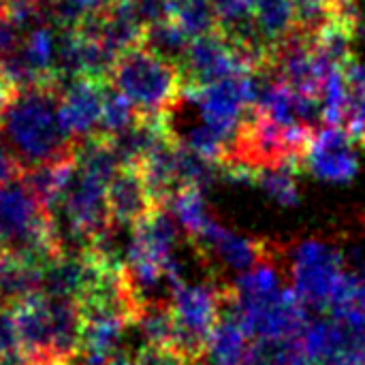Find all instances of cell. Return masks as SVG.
Wrapping results in <instances>:
<instances>
[{"label":"cell","instance_id":"7c38bea8","mask_svg":"<svg viewBox=\"0 0 365 365\" xmlns=\"http://www.w3.org/2000/svg\"><path fill=\"white\" fill-rule=\"evenodd\" d=\"M156 205L141 171L137 167H122L109 184L111 220L122 227H135Z\"/></svg>","mask_w":365,"mask_h":365},{"label":"cell","instance_id":"484cf974","mask_svg":"<svg viewBox=\"0 0 365 365\" xmlns=\"http://www.w3.org/2000/svg\"><path fill=\"white\" fill-rule=\"evenodd\" d=\"M349 88H351V105L344 128L355 139L359 148H365V64L357 62L355 58L344 68Z\"/></svg>","mask_w":365,"mask_h":365},{"label":"cell","instance_id":"277c9868","mask_svg":"<svg viewBox=\"0 0 365 365\" xmlns=\"http://www.w3.org/2000/svg\"><path fill=\"white\" fill-rule=\"evenodd\" d=\"M227 282L210 278L205 282L175 284L171 295V310L175 317V342L173 349L197 361L203 357L207 340L220 321L229 297Z\"/></svg>","mask_w":365,"mask_h":365},{"label":"cell","instance_id":"9a60e30c","mask_svg":"<svg viewBox=\"0 0 365 365\" xmlns=\"http://www.w3.org/2000/svg\"><path fill=\"white\" fill-rule=\"evenodd\" d=\"M21 178L32 190V195L38 199V203L49 214H53L64 201V197L68 195L77 178V160L73 156V158H64L58 163L41 165V167L24 171Z\"/></svg>","mask_w":365,"mask_h":365},{"label":"cell","instance_id":"ba28073f","mask_svg":"<svg viewBox=\"0 0 365 365\" xmlns=\"http://www.w3.org/2000/svg\"><path fill=\"white\" fill-rule=\"evenodd\" d=\"M180 71L184 75V88H197L220 79L257 73L261 66L248 51L214 30L192 38Z\"/></svg>","mask_w":365,"mask_h":365},{"label":"cell","instance_id":"83f0119b","mask_svg":"<svg viewBox=\"0 0 365 365\" xmlns=\"http://www.w3.org/2000/svg\"><path fill=\"white\" fill-rule=\"evenodd\" d=\"M115 0H45L47 19L58 28H77L88 15L111 6Z\"/></svg>","mask_w":365,"mask_h":365},{"label":"cell","instance_id":"9c48e42d","mask_svg":"<svg viewBox=\"0 0 365 365\" xmlns=\"http://www.w3.org/2000/svg\"><path fill=\"white\" fill-rule=\"evenodd\" d=\"M192 246L207 267H212L216 261L220 267L240 274L250 272L278 252L269 242L231 231L216 220H212L197 237H192Z\"/></svg>","mask_w":365,"mask_h":365},{"label":"cell","instance_id":"4dcf8cb0","mask_svg":"<svg viewBox=\"0 0 365 365\" xmlns=\"http://www.w3.org/2000/svg\"><path fill=\"white\" fill-rule=\"evenodd\" d=\"M135 359L137 365H195L192 359L169 346H143Z\"/></svg>","mask_w":365,"mask_h":365},{"label":"cell","instance_id":"4316f807","mask_svg":"<svg viewBox=\"0 0 365 365\" xmlns=\"http://www.w3.org/2000/svg\"><path fill=\"white\" fill-rule=\"evenodd\" d=\"M242 365H308L304 359L299 340L287 342H252Z\"/></svg>","mask_w":365,"mask_h":365},{"label":"cell","instance_id":"f1b7e54d","mask_svg":"<svg viewBox=\"0 0 365 365\" xmlns=\"http://www.w3.org/2000/svg\"><path fill=\"white\" fill-rule=\"evenodd\" d=\"M293 4L297 11L299 30L306 34H314L323 24L329 21L336 0H293Z\"/></svg>","mask_w":365,"mask_h":365},{"label":"cell","instance_id":"d4e9b609","mask_svg":"<svg viewBox=\"0 0 365 365\" xmlns=\"http://www.w3.org/2000/svg\"><path fill=\"white\" fill-rule=\"evenodd\" d=\"M169 19L180 24L192 38L216 30L212 0H169Z\"/></svg>","mask_w":365,"mask_h":365},{"label":"cell","instance_id":"d6a6232c","mask_svg":"<svg viewBox=\"0 0 365 365\" xmlns=\"http://www.w3.org/2000/svg\"><path fill=\"white\" fill-rule=\"evenodd\" d=\"M13 94H15V88L0 75V120H2V115H4V111H6V107H9Z\"/></svg>","mask_w":365,"mask_h":365},{"label":"cell","instance_id":"836d02e7","mask_svg":"<svg viewBox=\"0 0 365 365\" xmlns=\"http://www.w3.org/2000/svg\"><path fill=\"white\" fill-rule=\"evenodd\" d=\"M105 365H137V359H133V357H126V355H113L109 361Z\"/></svg>","mask_w":365,"mask_h":365},{"label":"cell","instance_id":"4fadbf2b","mask_svg":"<svg viewBox=\"0 0 365 365\" xmlns=\"http://www.w3.org/2000/svg\"><path fill=\"white\" fill-rule=\"evenodd\" d=\"M15 323L21 338V349L38 359L58 361L53 357V329H51V306L45 293H36L13 308ZM62 364V361H58ZM66 364V361H64Z\"/></svg>","mask_w":365,"mask_h":365},{"label":"cell","instance_id":"8992f818","mask_svg":"<svg viewBox=\"0 0 365 365\" xmlns=\"http://www.w3.org/2000/svg\"><path fill=\"white\" fill-rule=\"evenodd\" d=\"M184 96L197 105L205 126L233 143L246 118L257 109V73L184 88Z\"/></svg>","mask_w":365,"mask_h":365},{"label":"cell","instance_id":"52a82bcc","mask_svg":"<svg viewBox=\"0 0 365 365\" xmlns=\"http://www.w3.org/2000/svg\"><path fill=\"white\" fill-rule=\"evenodd\" d=\"M299 346L308 365H365V314L349 310L308 323Z\"/></svg>","mask_w":365,"mask_h":365},{"label":"cell","instance_id":"5bb4252c","mask_svg":"<svg viewBox=\"0 0 365 365\" xmlns=\"http://www.w3.org/2000/svg\"><path fill=\"white\" fill-rule=\"evenodd\" d=\"M81 317L83 331L79 357L88 365H105L113 355H118L124 331L128 325H133V321L120 314L105 312H81Z\"/></svg>","mask_w":365,"mask_h":365},{"label":"cell","instance_id":"ac0fdd59","mask_svg":"<svg viewBox=\"0 0 365 365\" xmlns=\"http://www.w3.org/2000/svg\"><path fill=\"white\" fill-rule=\"evenodd\" d=\"M43 267L9 252H0V306L15 308L41 293Z\"/></svg>","mask_w":365,"mask_h":365},{"label":"cell","instance_id":"ffe728a7","mask_svg":"<svg viewBox=\"0 0 365 365\" xmlns=\"http://www.w3.org/2000/svg\"><path fill=\"white\" fill-rule=\"evenodd\" d=\"M169 212L173 214L175 222L186 231V235L192 240L197 237L210 222H212V216H210V210H207V203H205V195H203V188H180L169 201Z\"/></svg>","mask_w":365,"mask_h":365},{"label":"cell","instance_id":"7a4b0ae2","mask_svg":"<svg viewBox=\"0 0 365 365\" xmlns=\"http://www.w3.org/2000/svg\"><path fill=\"white\" fill-rule=\"evenodd\" d=\"M295 293L308 308L340 314L355 308L359 276L349 269L346 252L334 240L308 237L289 252Z\"/></svg>","mask_w":365,"mask_h":365},{"label":"cell","instance_id":"2e32d148","mask_svg":"<svg viewBox=\"0 0 365 365\" xmlns=\"http://www.w3.org/2000/svg\"><path fill=\"white\" fill-rule=\"evenodd\" d=\"M250 340L252 338L248 336L244 325L237 321V317L225 304L220 321L214 327L201 359H205L207 364L212 365H242L246 355H248V351H250V346H252Z\"/></svg>","mask_w":365,"mask_h":365},{"label":"cell","instance_id":"8fae6325","mask_svg":"<svg viewBox=\"0 0 365 365\" xmlns=\"http://www.w3.org/2000/svg\"><path fill=\"white\" fill-rule=\"evenodd\" d=\"M109 81L94 77H77L60 88V115L66 133L75 143L90 139L98 133L103 101Z\"/></svg>","mask_w":365,"mask_h":365},{"label":"cell","instance_id":"f546056e","mask_svg":"<svg viewBox=\"0 0 365 365\" xmlns=\"http://www.w3.org/2000/svg\"><path fill=\"white\" fill-rule=\"evenodd\" d=\"M21 349V338H19V329L15 323V312L13 308L0 306V359L9 357Z\"/></svg>","mask_w":365,"mask_h":365},{"label":"cell","instance_id":"44dd1931","mask_svg":"<svg viewBox=\"0 0 365 365\" xmlns=\"http://www.w3.org/2000/svg\"><path fill=\"white\" fill-rule=\"evenodd\" d=\"M139 329V336L143 338L145 346H169L173 349L175 342V317L171 310V304H158L143 308L135 323Z\"/></svg>","mask_w":365,"mask_h":365},{"label":"cell","instance_id":"1f68e13d","mask_svg":"<svg viewBox=\"0 0 365 365\" xmlns=\"http://www.w3.org/2000/svg\"><path fill=\"white\" fill-rule=\"evenodd\" d=\"M17 41H19V36H17V30L2 17V13H0V60L17 45Z\"/></svg>","mask_w":365,"mask_h":365},{"label":"cell","instance_id":"603a6c76","mask_svg":"<svg viewBox=\"0 0 365 365\" xmlns=\"http://www.w3.org/2000/svg\"><path fill=\"white\" fill-rule=\"evenodd\" d=\"M351 105V88L344 68H336L327 75L321 90L323 124L325 126H344Z\"/></svg>","mask_w":365,"mask_h":365},{"label":"cell","instance_id":"5b68a950","mask_svg":"<svg viewBox=\"0 0 365 365\" xmlns=\"http://www.w3.org/2000/svg\"><path fill=\"white\" fill-rule=\"evenodd\" d=\"M227 306L255 342L299 340V336L308 327V306L293 287H282L276 293L246 299L233 297L229 289Z\"/></svg>","mask_w":365,"mask_h":365},{"label":"cell","instance_id":"e0dca14e","mask_svg":"<svg viewBox=\"0 0 365 365\" xmlns=\"http://www.w3.org/2000/svg\"><path fill=\"white\" fill-rule=\"evenodd\" d=\"M255 28L261 45L272 58L274 49L299 32L293 0H255Z\"/></svg>","mask_w":365,"mask_h":365},{"label":"cell","instance_id":"7402d4cb","mask_svg":"<svg viewBox=\"0 0 365 365\" xmlns=\"http://www.w3.org/2000/svg\"><path fill=\"white\" fill-rule=\"evenodd\" d=\"M139 120V111L135 105L111 83L105 90V101H103V115H101V126H98V137L111 139L126 128H130Z\"/></svg>","mask_w":365,"mask_h":365},{"label":"cell","instance_id":"6da1fadb","mask_svg":"<svg viewBox=\"0 0 365 365\" xmlns=\"http://www.w3.org/2000/svg\"><path fill=\"white\" fill-rule=\"evenodd\" d=\"M0 139L19 171L73 158L77 143L60 115V86L45 83L15 90L2 120Z\"/></svg>","mask_w":365,"mask_h":365},{"label":"cell","instance_id":"30bf717a","mask_svg":"<svg viewBox=\"0 0 365 365\" xmlns=\"http://www.w3.org/2000/svg\"><path fill=\"white\" fill-rule=\"evenodd\" d=\"M344 126H323L314 133L304 169L327 184H346L359 171V152Z\"/></svg>","mask_w":365,"mask_h":365},{"label":"cell","instance_id":"3957f363","mask_svg":"<svg viewBox=\"0 0 365 365\" xmlns=\"http://www.w3.org/2000/svg\"><path fill=\"white\" fill-rule=\"evenodd\" d=\"M143 118H171L184 96V75L180 66L143 43L124 51L109 77Z\"/></svg>","mask_w":365,"mask_h":365},{"label":"cell","instance_id":"d6986e66","mask_svg":"<svg viewBox=\"0 0 365 365\" xmlns=\"http://www.w3.org/2000/svg\"><path fill=\"white\" fill-rule=\"evenodd\" d=\"M190 43H192V36L169 17L150 24L143 32V45L152 49L154 53L175 62L178 66L186 58Z\"/></svg>","mask_w":365,"mask_h":365},{"label":"cell","instance_id":"cb8c5ba5","mask_svg":"<svg viewBox=\"0 0 365 365\" xmlns=\"http://www.w3.org/2000/svg\"><path fill=\"white\" fill-rule=\"evenodd\" d=\"M297 171L295 167H267L259 169L255 175V186H259L269 199L278 205L293 207L299 203V188H297Z\"/></svg>","mask_w":365,"mask_h":365}]
</instances>
